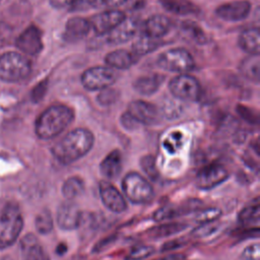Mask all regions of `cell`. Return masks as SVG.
<instances>
[{
	"instance_id": "obj_1",
	"label": "cell",
	"mask_w": 260,
	"mask_h": 260,
	"mask_svg": "<svg viewBox=\"0 0 260 260\" xmlns=\"http://www.w3.org/2000/svg\"><path fill=\"white\" fill-rule=\"evenodd\" d=\"M94 136L86 128H75L69 131L53 148L55 158L63 165H70L83 157L92 148Z\"/></svg>"
},
{
	"instance_id": "obj_2",
	"label": "cell",
	"mask_w": 260,
	"mask_h": 260,
	"mask_svg": "<svg viewBox=\"0 0 260 260\" xmlns=\"http://www.w3.org/2000/svg\"><path fill=\"white\" fill-rule=\"evenodd\" d=\"M74 120L73 110L63 104L47 108L36 121V134L41 139H52L61 134Z\"/></svg>"
},
{
	"instance_id": "obj_3",
	"label": "cell",
	"mask_w": 260,
	"mask_h": 260,
	"mask_svg": "<svg viewBox=\"0 0 260 260\" xmlns=\"http://www.w3.org/2000/svg\"><path fill=\"white\" fill-rule=\"evenodd\" d=\"M23 218L17 204L6 202L0 207V249L11 246L19 237Z\"/></svg>"
},
{
	"instance_id": "obj_4",
	"label": "cell",
	"mask_w": 260,
	"mask_h": 260,
	"mask_svg": "<svg viewBox=\"0 0 260 260\" xmlns=\"http://www.w3.org/2000/svg\"><path fill=\"white\" fill-rule=\"evenodd\" d=\"M121 186L124 197L133 204H146L154 197V191L150 183L136 172L125 175Z\"/></svg>"
},
{
	"instance_id": "obj_5",
	"label": "cell",
	"mask_w": 260,
	"mask_h": 260,
	"mask_svg": "<svg viewBox=\"0 0 260 260\" xmlns=\"http://www.w3.org/2000/svg\"><path fill=\"white\" fill-rule=\"evenodd\" d=\"M31 65L28 59L19 53L8 52L0 56V79L16 82L29 75Z\"/></svg>"
},
{
	"instance_id": "obj_6",
	"label": "cell",
	"mask_w": 260,
	"mask_h": 260,
	"mask_svg": "<svg viewBox=\"0 0 260 260\" xmlns=\"http://www.w3.org/2000/svg\"><path fill=\"white\" fill-rule=\"evenodd\" d=\"M156 63L158 67L166 71L180 74H187L195 66L194 58L184 48H174L165 51L158 56Z\"/></svg>"
},
{
	"instance_id": "obj_7",
	"label": "cell",
	"mask_w": 260,
	"mask_h": 260,
	"mask_svg": "<svg viewBox=\"0 0 260 260\" xmlns=\"http://www.w3.org/2000/svg\"><path fill=\"white\" fill-rule=\"evenodd\" d=\"M117 79V74L108 66H94L83 71L81 83L87 90H103L110 87Z\"/></svg>"
},
{
	"instance_id": "obj_8",
	"label": "cell",
	"mask_w": 260,
	"mask_h": 260,
	"mask_svg": "<svg viewBox=\"0 0 260 260\" xmlns=\"http://www.w3.org/2000/svg\"><path fill=\"white\" fill-rule=\"evenodd\" d=\"M171 93L178 100L185 102H195L201 94L199 81L188 74H179L169 83Z\"/></svg>"
},
{
	"instance_id": "obj_9",
	"label": "cell",
	"mask_w": 260,
	"mask_h": 260,
	"mask_svg": "<svg viewBox=\"0 0 260 260\" xmlns=\"http://www.w3.org/2000/svg\"><path fill=\"white\" fill-rule=\"evenodd\" d=\"M228 169L218 164L212 162L202 168L195 178V185L201 190H210L223 183L229 178Z\"/></svg>"
},
{
	"instance_id": "obj_10",
	"label": "cell",
	"mask_w": 260,
	"mask_h": 260,
	"mask_svg": "<svg viewBox=\"0 0 260 260\" xmlns=\"http://www.w3.org/2000/svg\"><path fill=\"white\" fill-rule=\"evenodd\" d=\"M126 15L123 11L118 9H109L107 11L98 13L93 15L90 20V27L91 29L98 35H108L111 30H113L118 24H120Z\"/></svg>"
},
{
	"instance_id": "obj_11",
	"label": "cell",
	"mask_w": 260,
	"mask_h": 260,
	"mask_svg": "<svg viewBox=\"0 0 260 260\" xmlns=\"http://www.w3.org/2000/svg\"><path fill=\"white\" fill-rule=\"evenodd\" d=\"M56 220L60 229L72 231L79 228L81 224L82 213L79 207L72 200H66L59 205Z\"/></svg>"
},
{
	"instance_id": "obj_12",
	"label": "cell",
	"mask_w": 260,
	"mask_h": 260,
	"mask_svg": "<svg viewBox=\"0 0 260 260\" xmlns=\"http://www.w3.org/2000/svg\"><path fill=\"white\" fill-rule=\"evenodd\" d=\"M99 191L103 204L112 212L122 213L127 209V201L124 195L110 182L101 181Z\"/></svg>"
},
{
	"instance_id": "obj_13",
	"label": "cell",
	"mask_w": 260,
	"mask_h": 260,
	"mask_svg": "<svg viewBox=\"0 0 260 260\" xmlns=\"http://www.w3.org/2000/svg\"><path fill=\"white\" fill-rule=\"evenodd\" d=\"M251 12V3L248 0H236L219 5L215 14L225 21H241Z\"/></svg>"
},
{
	"instance_id": "obj_14",
	"label": "cell",
	"mask_w": 260,
	"mask_h": 260,
	"mask_svg": "<svg viewBox=\"0 0 260 260\" xmlns=\"http://www.w3.org/2000/svg\"><path fill=\"white\" fill-rule=\"evenodd\" d=\"M16 46L26 55H38L43 50L42 32L40 28L35 25H30L25 28L17 38Z\"/></svg>"
},
{
	"instance_id": "obj_15",
	"label": "cell",
	"mask_w": 260,
	"mask_h": 260,
	"mask_svg": "<svg viewBox=\"0 0 260 260\" xmlns=\"http://www.w3.org/2000/svg\"><path fill=\"white\" fill-rule=\"evenodd\" d=\"M127 113L138 123L152 125L158 119L157 109L150 103L144 101H133L128 105Z\"/></svg>"
},
{
	"instance_id": "obj_16",
	"label": "cell",
	"mask_w": 260,
	"mask_h": 260,
	"mask_svg": "<svg viewBox=\"0 0 260 260\" xmlns=\"http://www.w3.org/2000/svg\"><path fill=\"white\" fill-rule=\"evenodd\" d=\"M139 28V23L134 18H125L107 36V43L111 45H120L130 41L135 37Z\"/></svg>"
},
{
	"instance_id": "obj_17",
	"label": "cell",
	"mask_w": 260,
	"mask_h": 260,
	"mask_svg": "<svg viewBox=\"0 0 260 260\" xmlns=\"http://www.w3.org/2000/svg\"><path fill=\"white\" fill-rule=\"evenodd\" d=\"M90 29L89 20L80 16H74L69 18L66 22L62 37L67 43H75L85 38Z\"/></svg>"
},
{
	"instance_id": "obj_18",
	"label": "cell",
	"mask_w": 260,
	"mask_h": 260,
	"mask_svg": "<svg viewBox=\"0 0 260 260\" xmlns=\"http://www.w3.org/2000/svg\"><path fill=\"white\" fill-rule=\"evenodd\" d=\"M20 251L23 260H50L46 250L32 234H27L20 240Z\"/></svg>"
},
{
	"instance_id": "obj_19",
	"label": "cell",
	"mask_w": 260,
	"mask_h": 260,
	"mask_svg": "<svg viewBox=\"0 0 260 260\" xmlns=\"http://www.w3.org/2000/svg\"><path fill=\"white\" fill-rule=\"evenodd\" d=\"M171 28V20L162 14H154L148 17L143 25V35L151 39L159 40Z\"/></svg>"
},
{
	"instance_id": "obj_20",
	"label": "cell",
	"mask_w": 260,
	"mask_h": 260,
	"mask_svg": "<svg viewBox=\"0 0 260 260\" xmlns=\"http://www.w3.org/2000/svg\"><path fill=\"white\" fill-rule=\"evenodd\" d=\"M137 58L132 52L118 49L113 52H110L105 57V63L109 68L118 69V70H126L130 68L136 61Z\"/></svg>"
},
{
	"instance_id": "obj_21",
	"label": "cell",
	"mask_w": 260,
	"mask_h": 260,
	"mask_svg": "<svg viewBox=\"0 0 260 260\" xmlns=\"http://www.w3.org/2000/svg\"><path fill=\"white\" fill-rule=\"evenodd\" d=\"M122 154L118 149L111 151L105 156L100 165L101 174L109 180H113L119 177L122 171Z\"/></svg>"
},
{
	"instance_id": "obj_22",
	"label": "cell",
	"mask_w": 260,
	"mask_h": 260,
	"mask_svg": "<svg viewBox=\"0 0 260 260\" xmlns=\"http://www.w3.org/2000/svg\"><path fill=\"white\" fill-rule=\"evenodd\" d=\"M164 80L165 76L161 74H148L137 78L133 83V87L135 91L141 95H151L157 91Z\"/></svg>"
},
{
	"instance_id": "obj_23",
	"label": "cell",
	"mask_w": 260,
	"mask_h": 260,
	"mask_svg": "<svg viewBox=\"0 0 260 260\" xmlns=\"http://www.w3.org/2000/svg\"><path fill=\"white\" fill-rule=\"evenodd\" d=\"M260 31L259 28H248L241 32L238 39L240 48L249 55H259L260 52Z\"/></svg>"
},
{
	"instance_id": "obj_24",
	"label": "cell",
	"mask_w": 260,
	"mask_h": 260,
	"mask_svg": "<svg viewBox=\"0 0 260 260\" xmlns=\"http://www.w3.org/2000/svg\"><path fill=\"white\" fill-rule=\"evenodd\" d=\"M241 73L248 79L258 82L260 71V59L259 55H250L243 59L240 65Z\"/></svg>"
},
{
	"instance_id": "obj_25",
	"label": "cell",
	"mask_w": 260,
	"mask_h": 260,
	"mask_svg": "<svg viewBox=\"0 0 260 260\" xmlns=\"http://www.w3.org/2000/svg\"><path fill=\"white\" fill-rule=\"evenodd\" d=\"M160 3L166 10L174 14L187 15L194 14L198 11V8L195 5L186 0H160Z\"/></svg>"
},
{
	"instance_id": "obj_26",
	"label": "cell",
	"mask_w": 260,
	"mask_h": 260,
	"mask_svg": "<svg viewBox=\"0 0 260 260\" xmlns=\"http://www.w3.org/2000/svg\"><path fill=\"white\" fill-rule=\"evenodd\" d=\"M161 42L159 40L151 39L149 37H146L144 35L140 36L136 39V41L132 45V53L136 57H140L143 55H146L150 52H153L158 47H160Z\"/></svg>"
},
{
	"instance_id": "obj_27",
	"label": "cell",
	"mask_w": 260,
	"mask_h": 260,
	"mask_svg": "<svg viewBox=\"0 0 260 260\" xmlns=\"http://www.w3.org/2000/svg\"><path fill=\"white\" fill-rule=\"evenodd\" d=\"M84 191V182L79 177H69L62 185V194L66 200H73Z\"/></svg>"
},
{
	"instance_id": "obj_28",
	"label": "cell",
	"mask_w": 260,
	"mask_h": 260,
	"mask_svg": "<svg viewBox=\"0 0 260 260\" xmlns=\"http://www.w3.org/2000/svg\"><path fill=\"white\" fill-rule=\"evenodd\" d=\"M187 228V225L183 222H171V223H165L159 226L152 228L148 234L152 238H161V237H168L171 235L178 234L182 231H184Z\"/></svg>"
},
{
	"instance_id": "obj_29",
	"label": "cell",
	"mask_w": 260,
	"mask_h": 260,
	"mask_svg": "<svg viewBox=\"0 0 260 260\" xmlns=\"http://www.w3.org/2000/svg\"><path fill=\"white\" fill-rule=\"evenodd\" d=\"M182 29L189 39H191L193 42L199 45H203L207 42V37L205 32L201 29L200 26H198L194 22H191V21L183 22Z\"/></svg>"
},
{
	"instance_id": "obj_30",
	"label": "cell",
	"mask_w": 260,
	"mask_h": 260,
	"mask_svg": "<svg viewBox=\"0 0 260 260\" xmlns=\"http://www.w3.org/2000/svg\"><path fill=\"white\" fill-rule=\"evenodd\" d=\"M36 229L40 234L47 235L53 230V218L50 210L44 209L38 213L35 220Z\"/></svg>"
},
{
	"instance_id": "obj_31",
	"label": "cell",
	"mask_w": 260,
	"mask_h": 260,
	"mask_svg": "<svg viewBox=\"0 0 260 260\" xmlns=\"http://www.w3.org/2000/svg\"><path fill=\"white\" fill-rule=\"evenodd\" d=\"M239 221L243 224L259 222V203L250 204L244 207L239 213Z\"/></svg>"
},
{
	"instance_id": "obj_32",
	"label": "cell",
	"mask_w": 260,
	"mask_h": 260,
	"mask_svg": "<svg viewBox=\"0 0 260 260\" xmlns=\"http://www.w3.org/2000/svg\"><path fill=\"white\" fill-rule=\"evenodd\" d=\"M101 7H103L101 0H74L69 6V10L73 12H84Z\"/></svg>"
},
{
	"instance_id": "obj_33",
	"label": "cell",
	"mask_w": 260,
	"mask_h": 260,
	"mask_svg": "<svg viewBox=\"0 0 260 260\" xmlns=\"http://www.w3.org/2000/svg\"><path fill=\"white\" fill-rule=\"evenodd\" d=\"M140 166L145 175L152 181L157 180L158 172L155 167V160L152 155H145L140 160Z\"/></svg>"
},
{
	"instance_id": "obj_34",
	"label": "cell",
	"mask_w": 260,
	"mask_h": 260,
	"mask_svg": "<svg viewBox=\"0 0 260 260\" xmlns=\"http://www.w3.org/2000/svg\"><path fill=\"white\" fill-rule=\"evenodd\" d=\"M153 253H154V247H152L150 245H140V246L133 248L129 252L127 259L128 260H141V259H145V258L151 256Z\"/></svg>"
},
{
	"instance_id": "obj_35",
	"label": "cell",
	"mask_w": 260,
	"mask_h": 260,
	"mask_svg": "<svg viewBox=\"0 0 260 260\" xmlns=\"http://www.w3.org/2000/svg\"><path fill=\"white\" fill-rule=\"evenodd\" d=\"M180 214H181V211L179 208H176L171 205H167L155 210V212L153 213V219L156 221H161L165 219L174 218Z\"/></svg>"
},
{
	"instance_id": "obj_36",
	"label": "cell",
	"mask_w": 260,
	"mask_h": 260,
	"mask_svg": "<svg viewBox=\"0 0 260 260\" xmlns=\"http://www.w3.org/2000/svg\"><path fill=\"white\" fill-rule=\"evenodd\" d=\"M119 98V92L118 90L114 89V88H106L103 89L100 94L96 96L98 103L102 106H110L112 104H114Z\"/></svg>"
},
{
	"instance_id": "obj_37",
	"label": "cell",
	"mask_w": 260,
	"mask_h": 260,
	"mask_svg": "<svg viewBox=\"0 0 260 260\" xmlns=\"http://www.w3.org/2000/svg\"><path fill=\"white\" fill-rule=\"evenodd\" d=\"M219 215H220V210L218 208L212 207V208H207L200 211L197 214L196 219L201 223H208V222L214 221L216 218L219 217Z\"/></svg>"
},
{
	"instance_id": "obj_38",
	"label": "cell",
	"mask_w": 260,
	"mask_h": 260,
	"mask_svg": "<svg viewBox=\"0 0 260 260\" xmlns=\"http://www.w3.org/2000/svg\"><path fill=\"white\" fill-rule=\"evenodd\" d=\"M242 260H260L259 244L255 243L246 247L241 255Z\"/></svg>"
},
{
	"instance_id": "obj_39",
	"label": "cell",
	"mask_w": 260,
	"mask_h": 260,
	"mask_svg": "<svg viewBox=\"0 0 260 260\" xmlns=\"http://www.w3.org/2000/svg\"><path fill=\"white\" fill-rule=\"evenodd\" d=\"M181 138H182V134L180 132H176V133H172L165 141L164 145L167 148V150L169 152H175L181 142Z\"/></svg>"
},
{
	"instance_id": "obj_40",
	"label": "cell",
	"mask_w": 260,
	"mask_h": 260,
	"mask_svg": "<svg viewBox=\"0 0 260 260\" xmlns=\"http://www.w3.org/2000/svg\"><path fill=\"white\" fill-rule=\"evenodd\" d=\"M215 230H216V225H214L212 222H208V223H202V225L196 229L193 233L196 237H205L209 234H212Z\"/></svg>"
},
{
	"instance_id": "obj_41",
	"label": "cell",
	"mask_w": 260,
	"mask_h": 260,
	"mask_svg": "<svg viewBox=\"0 0 260 260\" xmlns=\"http://www.w3.org/2000/svg\"><path fill=\"white\" fill-rule=\"evenodd\" d=\"M47 86H48L47 80H44V81L40 82V83L34 88L32 92H31V98H32V100H34L36 103H37L38 101H40V100L45 95L46 90H47Z\"/></svg>"
},
{
	"instance_id": "obj_42",
	"label": "cell",
	"mask_w": 260,
	"mask_h": 260,
	"mask_svg": "<svg viewBox=\"0 0 260 260\" xmlns=\"http://www.w3.org/2000/svg\"><path fill=\"white\" fill-rule=\"evenodd\" d=\"M239 114L243 117V119L247 120L249 123H257V116H255L253 114V112H251L250 109H248L247 107H239V110H238Z\"/></svg>"
},
{
	"instance_id": "obj_43",
	"label": "cell",
	"mask_w": 260,
	"mask_h": 260,
	"mask_svg": "<svg viewBox=\"0 0 260 260\" xmlns=\"http://www.w3.org/2000/svg\"><path fill=\"white\" fill-rule=\"evenodd\" d=\"M186 243L183 239H176V240H172L168 243H166L164 245V247H161V251L164 252H168V251H172V250H175V249H178L182 246H184Z\"/></svg>"
},
{
	"instance_id": "obj_44",
	"label": "cell",
	"mask_w": 260,
	"mask_h": 260,
	"mask_svg": "<svg viewBox=\"0 0 260 260\" xmlns=\"http://www.w3.org/2000/svg\"><path fill=\"white\" fill-rule=\"evenodd\" d=\"M121 123L123 127H125L128 130H133L138 125V123L127 112L121 117Z\"/></svg>"
},
{
	"instance_id": "obj_45",
	"label": "cell",
	"mask_w": 260,
	"mask_h": 260,
	"mask_svg": "<svg viewBox=\"0 0 260 260\" xmlns=\"http://www.w3.org/2000/svg\"><path fill=\"white\" fill-rule=\"evenodd\" d=\"M127 0H101L103 7H110L115 8L122 4H124Z\"/></svg>"
},
{
	"instance_id": "obj_46",
	"label": "cell",
	"mask_w": 260,
	"mask_h": 260,
	"mask_svg": "<svg viewBox=\"0 0 260 260\" xmlns=\"http://www.w3.org/2000/svg\"><path fill=\"white\" fill-rule=\"evenodd\" d=\"M73 1L74 0H50V3L55 8H64L69 7Z\"/></svg>"
},
{
	"instance_id": "obj_47",
	"label": "cell",
	"mask_w": 260,
	"mask_h": 260,
	"mask_svg": "<svg viewBox=\"0 0 260 260\" xmlns=\"http://www.w3.org/2000/svg\"><path fill=\"white\" fill-rule=\"evenodd\" d=\"M59 254H64L66 252V246L64 244H60L56 250Z\"/></svg>"
},
{
	"instance_id": "obj_48",
	"label": "cell",
	"mask_w": 260,
	"mask_h": 260,
	"mask_svg": "<svg viewBox=\"0 0 260 260\" xmlns=\"http://www.w3.org/2000/svg\"><path fill=\"white\" fill-rule=\"evenodd\" d=\"M1 260H15V259L13 257H11V256H5Z\"/></svg>"
},
{
	"instance_id": "obj_49",
	"label": "cell",
	"mask_w": 260,
	"mask_h": 260,
	"mask_svg": "<svg viewBox=\"0 0 260 260\" xmlns=\"http://www.w3.org/2000/svg\"><path fill=\"white\" fill-rule=\"evenodd\" d=\"M169 258H161V259H156V260H168Z\"/></svg>"
}]
</instances>
